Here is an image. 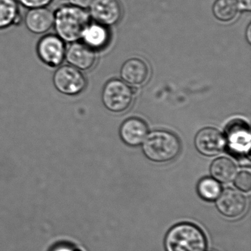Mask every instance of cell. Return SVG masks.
I'll return each mask as SVG.
<instances>
[{
	"mask_svg": "<svg viewBox=\"0 0 251 251\" xmlns=\"http://www.w3.org/2000/svg\"><path fill=\"white\" fill-rule=\"evenodd\" d=\"M211 176L217 181L227 183L234 180L236 176V164L227 157L216 158L210 167Z\"/></svg>",
	"mask_w": 251,
	"mask_h": 251,
	"instance_id": "15",
	"label": "cell"
},
{
	"mask_svg": "<svg viewBox=\"0 0 251 251\" xmlns=\"http://www.w3.org/2000/svg\"><path fill=\"white\" fill-rule=\"evenodd\" d=\"M52 83L59 93L66 96H76L84 91L87 82L81 71L64 64L57 67L52 76Z\"/></svg>",
	"mask_w": 251,
	"mask_h": 251,
	"instance_id": "5",
	"label": "cell"
},
{
	"mask_svg": "<svg viewBox=\"0 0 251 251\" xmlns=\"http://www.w3.org/2000/svg\"><path fill=\"white\" fill-rule=\"evenodd\" d=\"M149 133L147 123L139 117H130L122 124L120 135L124 143L130 147L142 145Z\"/></svg>",
	"mask_w": 251,
	"mask_h": 251,
	"instance_id": "13",
	"label": "cell"
},
{
	"mask_svg": "<svg viewBox=\"0 0 251 251\" xmlns=\"http://www.w3.org/2000/svg\"><path fill=\"white\" fill-rule=\"evenodd\" d=\"M238 7L244 11H250L251 9V0H236Z\"/></svg>",
	"mask_w": 251,
	"mask_h": 251,
	"instance_id": "23",
	"label": "cell"
},
{
	"mask_svg": "<svg viewBox=\"0 0 251 251\" xmlns=\"http://www.w3.org/2000/svg\"><path fill=\"white\" fill-rule=\"evenodd\" d=\"M89 24L90 15L82 8L64 4L54 11L55 34L65 43H73L81 39Z\"/></svg>",
	"mask_w": 251,
	"mask_h": 251,
	"instance_id": "1",
	"label": "cell"
},
{
	"mask_svg": "<svg viewBox=\"0 0 251 251\" xmlns=\"http://www.w3.org/2000/svg\"><path fill=\"white\" fill-rule=\"evenodd\" d=\"M133 100L131 88L123 80L112 79L104 86L102 101L111 112L120 114L128 110Z\"/></svg>",
	"mask_w": 251,
	"mask_h": 251,
	"instance_id": "4",
	"label": "cell"
},
{
	"mask_svg": "<svg viewBox=\"0 0 251 251\" xmlns=\"http://www.w3.org/2000/svg\"><path fill=\"white\" fill-rule=\"evenodd\" d=\"M122 78L125 83L132 86H141L146 83L150 75L148 64L137 58H130L121 68Z\"/></svg>",
	"mask_w": 251,
	"mask_h": 251,
	"instance_id": "14",
	"label": "cell"
},
{
	"mask_svg": "<svg viewBox=\"0 0 251 251\" xmlns=\"http://www.w3.org/2000/svg\"><path fill=\"white\" fill-rule=\"evenodd\" d=\"M216 206L225 217L236 218L246 211L248 199L240 191L227 188L220 193L217 199Z\"/></svg>",
	"mask_w": 251,
	"mask_h": 251,
	"instance_id": "8",
	"label": "cell"
},
{
	"mask_svg": "<svg viewBox=\"0 0 251 251\" xmlns=\"http://www.w3.org/2000/svg\"><path fill=\"white\" fill-rule=\"evenodd\" d=\"M234 184L239 190L248 192L251 188V175L248 171H242L236 176Z\"/></svg>",
	"mask_w": 251,
	"mask_h": 251,
	"instance_id": "20",
	"label": "cell"
},
{
	"mask_svg": "<svg viewBox=\"0 0 251 251\" xmlns=\"http://www.w3.org/2000/svg\"><path fill=\"white\" fill-rule=\"evenodd\" d=\"M83 43L94 50L104 48L109 39L108 30L102 25L89 24L81 37Z\"/></svg>",
	"mask_w": 251,
	"mask_h": 251,
	"instance_id": "16",
	"label": "cell"
},
{
	"mask_svg": "<svg viewBox=\"0 0 251 251\" xmlns=\"http://www.w3.org/2000/svg\"><path fill=\"white\" fill-rule=\"evenodd\" d=\"M181 144L174 133L158 130L147 136L142 145L145 156L156 163H166L174 160L180 153Z\"/></svg>",
	"mask_w": 251,
	"mask_h": 251,
	"instance_id": "3",
	"label": "cell"
},
{
	"mask_svg": "<svg viewBox=\"0 0 251 251\" xmlns=\"http://www.w3.org/2000/svg\"><path fill=\"white\" fill-rule=\"evenodd\" d=\"M20 5L17 0H0V30L20 24Z\"/></svg>",
	"mask_w": 251,
	"mask_h": 251,
	"instance_id": "17",
	"label": "cell"
},
{
	"mask_svg": "<svg viewBox=\"0 0 251 251\" xmlns=\"http://www.w3.org/2000/svg\"><path fill=\"white\" fill-rule=\"evenodd\" d=\"M251 25H249L248 27V29H247V33H246V36H247V39H248V42H249V44L251 43Z\"/></svg>",
	"mask_w": 251,
	"mask_h": 251,
	"instance_id": "25",
	"label": "cell"
},
{
	"mask_svg": "<svg viewBox=\"0 0 251 251\" xmlns=\"http://www.w3.org/2000/svg\"><path fill=\"white\" fill-rule=\"evenodd\" d=\"M24 23L30 33L45 34L53 27L54 12L48 7L28 9L25 16Z\"/></svg>",
	"mask_w": 251,
	"mask_h": 251,
	"instance_id": "12",
	"label": "cell"
},
{
	"mask_svg": "<svg viewBox=\"0 0 251 251\" xmlns=\"http://www.w3.org/2000/svg\"><path fill=\"white\" fill-rule=\"evenodd\" d=\"M52 251H79L78 250L75 249L73 247L70 245H60L56 247Z\"/></svg>",
	"mask_w": 251,
	"mask_h": 251,
	"instance_id": "24",
	"label": "cell"
},
{
	"mask_svg": "<svg viewBox=\"0 0 251 251\" xmlns=\"http://www.w3.org/2000/svg\"><path fill=\"white\" fill-rule=\"evenodd\" d=\"M19 5H21L27 9L32 8H45L49 6L54 0H17Z\"/></svg>",
	"mask_w": 251,
	"mask_h": 251,
	"instance_id": "21",
	"label": "cell"
},
{
	"mask_svg": "<svg viewBox=\"0 0 251 251\" xmlns=\"http://www.w3.org/2000/svg\"><path fill=\"white\" fill-rule=\"evenodd\" d=\"M67 1L70 5L84 10L89 8L92 2V0H67Z\"/></svg>",
	"mask_w": 251,
	"mask_h": 251,
	"instance_id": "22",
	"label": "cell"
},
{
	"mask_svg": "<svg viewBox=\"0 0 251 251\" xmlns=\"http://www.w3.org/2000/svg\"><path fill=\"white\" fill-rule=\"evenodd\" d=\"M89 10L90 17L98 24L105 26L117 24L123 14L119 0H92Z\"/></svg>",
	"mask_w": 251,
	"mask_h": 251,
	"instance_id": "10",
	"label": "cell"
},
{
	"mask_svg": "<svg viewBox=\"0 0 251 251\" xmlns=\"http://www.w3.org/2000/svg\"><path fill=\"white\" fill-rule=\"evenodd\" d=\"M195 145L197 151L202 155L215 156L224 150L226 145V137L217 129L204 127L197 133Z\"/></svg>",
	"mask_w": 251,
	"mask_h": 251,
	"instance_id": "9",
	"label": "cell"
},
{
	"mask_svg": "<svg viewBox=\"0 0 251 251\" xmlns=\"http://www.w3.org/2000/svg\"><path fill=\"white\" fill-rule=\"evenodd\" d=\"M95 50L83 42H73L67 46L65 61L67 64L80 71L91 70L96 63Z\"/></svg>",
	"mask_w": 251,
	"mask_h": 251,
	"instance_id": "11",
	"label": "cell"
},
{
	"mask_svg": "<svg viewBox=\"0 0 251 251\" xmlns=\"http://www.w3.org/2000/svg\"><path fill=\"white\" fill-rule=\"evenodd\" d=\"M66 49L65 42L56 34H46L38 42L36 52L44 64L57 68L65 61Z\"/></svg>",
	"mask_w": 251,
	"mask_h": 251,
	"instance_id": "6",
	"label": "cell"
},
{
	"mask_svg": "<svg viewBox=\"0 0 251 251\" xmlns=\"http://www.w3.org/2000/svg\"><path fill=\"white\" fill-rule=\"evenodd\" d=\"M230 151L236 156L249 155L251 133L246 123L236 120L229 123L226 128V139Z\"/></svg>",
	"mask_w": 251,
	"mask_h": 251,
	"instance_id": "7",
	"label": "cell"
},
{
	"mask_svg": "<svg viewBox=\"0 0 251 251\" xmlns=\"http://www.w3.org/2000/svg\"><path fill=\"white\" fill-rule=\"evenodd\" d=\"M166 251H205L207 239L201 227L190 223L173 226L166 235Z\"/></svg>",
	"mask_w": 251,
	"mask_h": 251,
	"instance_id": "2",
	"label": "cell"
},
{
	"mask_svg": "<svg viewBox=\"0 0 251 251\" xmlns=\"http://www.w3.org/2000/svg\"><path fill=\"white\" fill-rule=\"evenodd\" d=\"M221 192V185L215 179L205 177L198 183V193L204 201L208 202L216 201Z\"/></svg>",
	"mask_w": 251,
	"mask_h": 251,
	"instance_id": "19",
	"label": "cell"
},
{
	"mask_svg": "<svg viewBox=\"0 0 251 251\" xmlns=\"http://www.w3.org/2000/svg\"><path fill=\"white\" fill-rule=\"evenodd\" d=\"M239 7L236 0H216L213 5V14L216 19L228 23L236 18Z\"/></svg>",
	"mask_w": 251,
	"mask_h": 251,
	"instance_id": "18",
	"label": "cell"
}]
</instances>
